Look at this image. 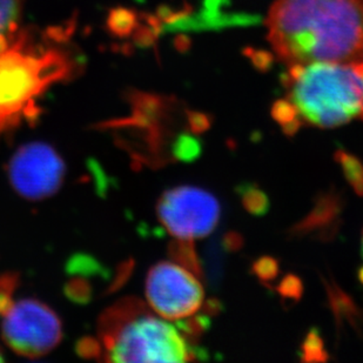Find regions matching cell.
<instances>
[{"mask_svg": "<svg viewBox=\"0 0 363 363\" xmlns=\"http://www.w3.org/2000/svg\"><path fill=\"white\" fill-rule=\"evenodd\" d=\"M273 116L288 133L301 125L334 128L363 119V59L289 66Z\"/></svg>", "mask_w": 363, "mask_h": 363, "instance_id": "obj_2", "label": "cell"}, {"mask_svg": "<svg viewBox=\"0 0 363 363\" xmlns=\"http://www.w3.org/2000/svg\"><path fill=\"white\" fill-rule=\"evenodd\" d=\"M1 361H4V357L3 353H1V350H0V362H1Z\"/></svg>", "mask_w": 363, "mask_h": 363, "instance_id": "obj_13", "label": "cell"}, {"mask_svg": "<svg viewBox=\"0 0 363 363\" xmlns=\"http://www.w3.org/2000/svg\"><path fill=\"white\" fill-rule=\"evenodd\" d=\"M221 208L216 196L194 186L168 189L158 202V219L177 241L192 242L216 230Z\"/></svg>", "mask_w": 363, "mask_h": 363, "instance_id": "obj_6", "label": "cell"}, {"mask_svg": "<svg viewBox=\"0 0 363 363\" xmlns=\"http://www.w3.org/2000/svg\"><path fill=\"white\" fill-rule=\"evenodd\" d=\"M1 318L3 340L21 357H45L62 341V321L39 300L21 298L14 301Z\"/></svg>", "mask_w": 363, "mask_h": 363, "instance_id": "obj_5", "label": "cell"}, {"mask_svg": "<svg viewBox=\"0 0 363 363\" xmlns=\"http://www.w3.org/2000/svg\"><path fill=\"white\" fill-rule=\"evenodd\" d=\"M339 159L350 184L354 186V189H357V193L363 194L362 164L359 162L357 159L354 158L352 155H346V153L340 155Z\"/></svg>", "mask_w": 363, "mask_h": 363, "instance_id": "obj_11", "label": "cell"}, {"mask_svg": "<svg viewBox=\"0 0 363 363\" xmlns=\"http://www.w3.org/2000/svg\"><path fill=\"white\" fill-rule=\"evenodd\" d=\"M7 178L17 194L30 201L55 196L65 179V164L45 143H28L14 152L7 164Z\"/></svg>", "mask_w": 363, "mask_h": 363, "instance_id": "obj_8", "label": "cell"}, {"mask_svg": "<svg viewBox=\"0 0 363 363\" xmlns=\"http://www.w3.org/2000/svg\"><path fill=\"white\" fill-rule=\"evenodd\" d=\"M23 0H0V51L21 31Z\"/></svg>", "mask_w": 363, "mask_h": 363, "instance_id": "obj_9", "label": "cell"}, {"mask_svg": "<svg viewBox=\"0 0 363 363\" xmlns=\"http://www.w3.org/2000/svg\"><path fill=\"white\" fill-rule=\"evenodd\" d=\"M266 26L289 66L363 59V0H275Z\"/></svg>", "mask_w": 363, "mask_h": 363, "instance_id": "obj_1", "label": "cell"}, {"mask_svg": "<svg viewBox=\"0 0 363 363\" xmlns=\"http://www.w3.org/2000/svg\"><path fill=\"white\" fill-rule=\"evenodd\" d=\"M362 255H363V234H362ZM360 279H361V281L363 282V268H362V269H361V272H360Z\"/></svg>", "mask_w": 363, "mask_h": 363, "instance_id": "obj_12", "label": "cell"}, {"mask_svg": "<svg viewBox=\"0 0 363 363\" xmlns=\"http://www.w3.org/2000/svg\"><path fill=\"white\" fill-rule=\"evenodd\" d=\"M19 278L16 273L0 274V316L10 308L14 302V293L17 291Z\"/></svg>", "mask_w": 363, "mask_h": 363, "instance_id": "obj_10", "label": "cell"}, {"mask_svg": "<svg viewBox=\"0 0 363 363\" xmlns=\"http://www.w3.org/2000/svg\"><path fill=\"white\" fill-rule=\"evenodd\" d=\"M82 357L107 362H189L199 352L171 321L135 298H121L101 314L98 337L84 339Z\"/></svg>", "mask_w": 363, "mask_h": 363, "instance_id": "obj_4", "label": "cell"}, {"mask_svg": "<svg viewBox=\"0 0 363 363\" xmlns=\"http://www.w3.org/2000/svg\"><path fill=\"white\" fill-rule=\"evenodd\" d=\"M145 291L152 311L171 323L196 315L205 301L203 287L194 274L169 261L151 268Z\"/></svg>", "mask_w": 363, "mask_h": 363, "instance_id": "obj_7", "label": "cell"}, {"mask_svg": "<svg viewBox=\"0 0 363 363\" xmlns=\"http://www.w3.org/2000/svg\"><path fill=\"white\" fill-rule=\"evenodd\" d=\"M59 35L45 40L21 30L0 51V138L37 119L45 92L76 74L77 60Z\"/></svg>", "mask_w": 363, "mask_h": 363, "instance_id": "obj_3", "label": "cell"}]
</instances>
